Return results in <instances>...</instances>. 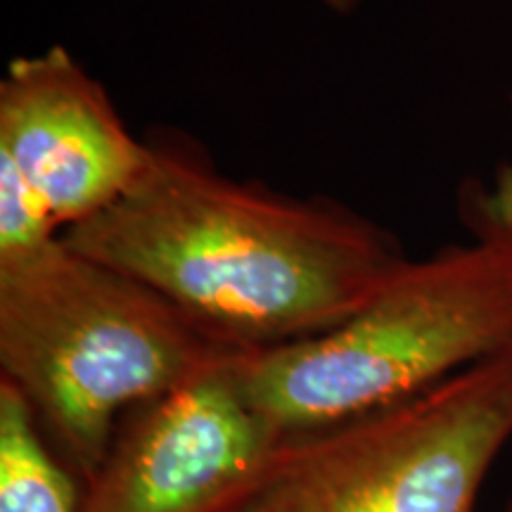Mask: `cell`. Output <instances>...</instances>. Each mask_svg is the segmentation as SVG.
Wrapping results in <instances>:
<instances>
[{
	"label": "cell",
	"instance_id": "277c9868",
	"mask_svg": "<svg viewBox=\"0 0 512 512\" xmlns=\"http://www.w3.org/2000/svg\"><path fill=\"white\" fill-rule=\"evenodd\" d=\"M512 441V347L380 411L280 439L238 512H477Z\"/></svg>",
	"mask_w": 512,
	"mask_h": 512
},
{
	"label": "cell",
	"instance_id": "6da1fadb",
	"mask_svg": "<svg viewBox=\"0 0 512 512\" xmlns=\"http://www.w3.org/2000/svg\"><path fill=\"white\" fill-rule=\"evenodd\" d=\"M143 138L136 183L62 238L152 287L221 347L252 354L337 328L411 259L392 230L335 197L228 176L181 128Z\"/></svg>",
	"mask_w": 512,
	"mask_h": 512
},
{
	"label": "cell",
	"instance_id": "7a4b0ae2",
	"mask_svg": "<svg viewBox=\"0 0 512 512\" xmlns=\"http://www.w3.org/2000/svg\"><path fill=\"white\" fill-rule=\"evenodd\" d=\"M238 351L162 294L64 238L0 264V380L86 482L121 418Z\"/></svg>",
	"mask_w": 512,
	"mask_h": 512
},
{
	"label": "cell",
	"instance_id": "8992f818",
	"mask_svg": "<svg viewBox=\"0 0 512 512\" xmlns=\"http://www.w3.org/2000/svg\"><path fill=\"white\" fill-rule=\"evenodd\" d=\"M0 159L60 230L91 221L136 183L147 159L110 93L67 48L15 57L0 81Z\"/></svg>",
	"mask_w": 512,
	"mask_h": 512
},
{
	"label": "cell",
	"instance_id": "9c48e42d",
	"mask_svg": "<svg viewBox=\"0 0 512 512\" xmlns=\"http://www.w3.org/2000/svg\"><path fill=\"white\" fill-rule=\"evenodd\" d=\"M458 214L470 235H491L512 245V162L498 166L491 183L463 181Z\"/></svg>",
	"mask_w": 512,
	"mask_h": 512
},
{
	"label": "cell",
	"instance_id": "5b68a950",
	"mask_svg": "<svg viewBox=\"0 0 512 512\" xmlns=\"http://www.w3.org/2000/svg\"><path fill=\"white\" fill-rule=\"evenodd\" d=\"M238 356L128 411L81 512H238L280 444L245 396Z\"/></svg>",
	"mask_w": 512,
	"mask_h": 512
},
{
	"label": "cell",
	"instance_id": "8fae6325",
	"mask_svg": "<svg viewBox=\"0 0 512 512\" xmlns=\"http://www.w3.org/2000/svg\"><path fill=\"white\" fill-rule=\"evenodd\" d=\"M503 512H512V501L508 503V505H505V510Z\"/></svg>",
	"mask_w": 512,
	"mask_h": 512
},
{
	"label": "cell",
	"instance_id": "52a82bcc",
	"mask_svg": "<svg viewBox=\"0 0 512 512\" xmlns=\"http://www.w3.org/2000/svg\"><path fill=\"white\" fill-rule=\"evenodd\" d=\"M0 512H81L74 479L8 380H0Z\"/></svg>",
	"mask_w": 512,
	"mask_h": 512
},
{
	"label": "cell",
	"instance_id": "ba28073f",
	"mask_svg": "<svg viewBox=\"0 0 512 512\" xmlns=\"http://www.w3.org/2000/svg\"><path fill=\"white\" fill-rule=\"evenodd\" d=\"M62 230L34 188L0 159V264L41 252Z\"/></svg>",
	"mask_w": 512,
	"mask_h": 512
},
{
	"label": "cell",
	"instance_id": "3957f363",
	"mask_svg": "<svg viewBox=\"0 0 512 512\" xmlns=\"http://www.w3.org/2000/svg\"><path fill=\"white\" fill-rule=\"evenodd\" d=\"M512 347V245L470 235L408 259L337 328L238 356L256 413L280 439L413 399Z\"/></svg>",
	"mask_w": 512,
	"mask_h": 512
},
{
	"label": "cell",
	"instance_id": "30bf717a",
	"mask_svg": "<svg viewBox=\"0 0 512 512\" xmlns=\"http://www.w3.org/2000/svg\"><path fill=\"white\" fill-rule=\"evenodd\" d=\"M318 3H323L325 8L332 12H339V15H351V12L358 8L361 0H318Z\"/></svg>",
	"mask_w": 512,
	"mask_h": 512
}]
</instances>
